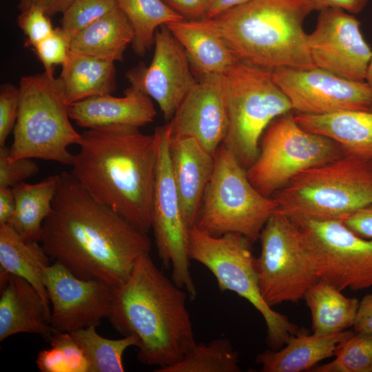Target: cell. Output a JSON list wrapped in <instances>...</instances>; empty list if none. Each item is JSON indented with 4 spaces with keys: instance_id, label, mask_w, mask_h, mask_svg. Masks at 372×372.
Instances as JSON below:
<instances>
[{
    "instance_id": "cell-1",
    "label": "cell",
    "mask_w": 372,
    "mask_h": 372,
    "mask_svg": "<svg viewBox=\"0 0 372 372\" xmlns=\"http://www.w3.org/2000/svg\"><path fill=\"white\" fill-rule=\"evenodd\" d=\"M40 242L50 258L76 276L112 288L127 279L151 248L147 233L95 200L66 172L59 174Z\"/></svg>"
},
{
    "instance_id": "cell-2",
    "label": "cell",
    "mask_w": 372,
    "mask_h": 372,
    "mask_svg": "<svg viewBox=\"0 0 372 372\" xmlns=\"http://www.w3.org/2000/svg\"><path fill=\"white\" fill-rule=\"evenodd\" d=\"M78 145L71 174L95 200L147 234L158 160L155 132L125 125L89 128Z\"/></svg>"
},
{
    "instance_id": "cell-3",
    "label": "cell",
    "mask_w": 372,
    "mask_h": 372,
    "mask_svg": "<svg viewBox=\"0 0 372 372\" xmlns=\"http://www.w3.org/2000/svg\"><path fill=\"white\" fill-rule=\"evenodd\" d=\"M187 295L145 253L127 279L112 288L107 318L119 333L138 339L141 362L158 368L169 366L196 344Z\"/></svg>"
},
{
    "instance_id": "cell-4",
    "label": "cell",
    "mask_w": 372,
    "mask_h": 372,
    "mask_svg": "<svg viewBox=\"0 0 372 372\" xmlns=\"http://www.w3.org/2000/svg\"><path fill=\"white\" fill-rule=\"evenodd\" d=\"M313 10L311 0H251L208 19L238 61L272 72L315 67L303 29Z\"/></svg>"
},
{
    "instance_id": "cell-5",
    "label": "cell",
    "mask_w": 372,
    "mask_h": 372,
    "mask_svg": "<svg viewBox=\"0 0 372 372\" xmlns=\"http://www.w3.org/2000/svg\"><path fill=\"white\" fill-rule=\"evenodd\" d=\"M272 197L291 218L340 220L372 205V163L344 155L301 172Z\"/></svg>"
},
{
    "instance_id": "cell-6",
    "label": "cell",
    "mask_w": 372,
    "mask_h": 372,
    "mask_svg": "<svg viewBox=\"0 0 372 372\" xmlns=\"http://www.w3.org/2000/svg\"><path fill=\"white\" fill-rule=\"evenodd\" d=\"M18 117L9 159L39 158L72 165L69 146L79 145L81 134L70 121L61 83L46 72L23 76L19 81Z\"/></svg>"
},
{
    "instance_id": "cell-7",
    "label": "cell",
    "mask_w": 372,
    "mask_h": 372,
    "mask_svg": "<svg viewBox=\"0 0 372 372\" xmlns=\"http://www.w3.org/2000/svg\"><path fill=\"white\" fill-rule=\"evenodd\" d=\"M250 242L238 233L215 236L196 225L188 232L189 258L205 266L215 276L221 291H230L247 300L261 314L267 327L269 349L282 347L298 334V326L273 310L264 300L258 282Z\"/></svg>"
},
{
    "instance_id": "cell-8",
    "label": "cell",
    "mask_w": 372,
    "mask_h": 372,
    "mask_svg": "<svg viewBox=\"0 0 372 372\" xmlns=\"http://www.w3.org/2000/svg\"><path fill=\"white\" fill-rule=\"evenodd\" d=\"M214 158L196 226L215 236L238 233L254 243L276 211L277 202L254 187L247 170L225 145L219 146Z\"/></svg>"
},
{
    "instance_id": "cell-9",
    "label": "cell",
    "mask_w": 372,
    "mask_h": 372,
    "mask_svg": "<svg viewBox=\"0 0 372 372\" xmlns=\"http://www.w3.org/2000/svg\"><path fill=\"white\" fill-rule=\"evenodd\" d=\"M229 125L225 145L247 170L259 154L261 136L278 116L293 111L272 72L237 61L224 74Z\"/></svg>"
},
{
    "instance_id": "cell-10",
    "label": "cell",
    "mask_w": 372,
    "mask_h": 372,
    "mask_svg": "<svg viewBox=\"0 0 372 372\" xmlns=\"http://www.w3.org/2000/svg\"><path fill=\"white\" fill-rule=\"evenodd\" d=\"M344 155L338 143L304 130L290 112L276 118L265 129L258 156L247 174L259 192L271 197L301 172Z\"/></svg>"
},
{
    "instance_id": "cell-11",
    "label": "cell",
    "mask_w": 372,
    "mask_h": 372,
    "mask_svg": "<svg viewBox=\"0 0 372 372\" xmlns=\"http://www.w3.org/2000/svg\"><path fill=\"white\" fill-rule=\"evenodd\" d=\"M255 266L262 296L271 307L298 302L320 278L301 231L287 215L276 211L265 225Z\"/></svg>"
},
{
    "instance_id": "cell-12",
    "label": "cell",
    "mask_w": 372,
    "mask_h": 372,
    "mask_svg": "<svg viewBox=\"0 0 372 372\" xmlns=\"http://www.w3.org/2000/svg\"><path fill=\"white\" fill-rule=\"evenodd\" d=\"M291 219L320 279L340 291L372 287V239L359 236L339 220Z\"/></svg>"
},
{
    "instance_id": "cell-13",
    "label": "cell",
    "mask_w": 372,
    "mask_h": 372,
    "mask_svg": "<svg viewBox=\"0 0 372 372\" xmlns=\"http://www.w3.org/2000/svg\"><path fill=\"white\" fill-rule=\"evenodd\" d=\"M158 160L152 201V229L158 255L163 266L172 267V280L194 299L196 288L189 269L188 227L172 170L168 123L155 128Z\"/></svg>"
},
{
    "instance_id": "cell-14",
    "label": "cell",
    "mask_w": 372,
    "mask_h": 372,
    "mask_svg": "<svg viewBox=\"0 0 372 372\" xmlns=\"http://www.w3.org/2000/svg\"><path fill=\"white\" fill-rule=\"evenodd\" d=\"M272 75L298 113L372 112V92L366 81L349 80L316 67L279 68Z\"/></svg>"
},
{
    "instance_id": "cell-15",
    "label": "cell",
    "mask_w": 372,
    "mask_h": 372,
    "mask_svg": "<svg viewBox=\"0 0 372 372\" xmlns=\"http://www.w3.org/2000/svg\"><path fill=\"white\" fill-rule=\"evenodd\" d=\"M308 46L315 67L365 81L372 50L353 14L334 8L320 10L316 26L308 34Z\"/></svg>"
},
{
    "instance_id": "cell-16",
    "label": "cell",
    "mask_w": 372,
    "mask_h": 372,
    "mask_svg": "<svg viewBox=\"0 0 372 372\" xmlns=\"http://www.w3.org/2000/svg\"><path fill=\"white\" fill-rule=\"evenodd\" d=\"M44 283L52 305L50 324L54 334L97 327L108 318L112 296L108 284L80 278L56 262L45 269Z\"/></svg>"
},
{
    "instance_id": "cell-17",
    "label": "cell",
    "mask_w": 372,
    "mask_h": 372,
    "mask_svg": "<svg viewBox=\"0 0 372 372\" xmlns=\"http://www.w3.org/2000/svg\"><path fill=\"white\" fill-rule=\"evenodd\" d=\"M189 58L166 25L155 33L154 52L148 66L140 64L129 70L125 77L131 87L153 99L169 122L198 80Z\"/></svg>"
},
{
    "instance_id": "cell-18",
    "label": "cell",
    "mask_w": 372,
    "mask_h": 372,
    "mask_svg": "<svg viewBox=\"0 0 372 372\" xmlns=\"http://www.w3.org/2000/svg\"><path fill=\"white\" fill-rule=\"evenodd\" d=\"M167 123L170 139L192 137L215 156L229 125L225 74L200 76Z\"/></svg>"
},
{
    "instance_id": "cell-19",
    "label": "cell",
    "mask_w": 372,
    "mask_h": 372,
    "mask_svg": "<svg viewBox=\"0 0 372 372\" xmlns=\"http://www.w3.org/2000/svg\"><path fill=\"white\" fill-rule=\"evenodd\" d=\"M169 156L183 219L189 229L196 225L215 158L192 137L170 139Z\"/></svg>"
},
{
    "instance_id": "cell-20",
    "label": "cell",
    "mask_w": 372,
    "mask_h": 372,
    "mask_svg": "<svg viewBox=\"0 0 372 372\" xmlns=\"http://www.w3.org/2000/svg\"><path fill=\"white\" fill-rule=\"evenodd\" d=\"M0 341L20 333L38 334L50 342L54 335L51 311L25 279L0 272Z\"/></svg>"
},
{
    "instance_id": "cell-21",
    "label": "cell",
    "mask_w": 372,
    "mask_h": 372,
    "mask_svg": "<svg viewBox=\"0 0 372 372\" xmlns=\"http://www.w3.org/2000/svg\"><path fill=\"white\" fill-rule=\"evenodd\" d=\"M68 114L78 126L87 129L112 125L140 127L153 122L156 111L149 96L130 87L122 97L106 94L74 103Z\"/></svg>"
},
{
    "instance_id": "cell-22",
    "label": "cell",
    "mask_w": 372,
    "mask_h": 372,
    "mask_svg": "<svg viewBox=\"0 0 372 372\" xmlns=\"http://www.w3.org/2000/svg\"><path fill=\"white\" fill-rule=\"evenodd\" d=\"M304 130L328 137L349 155L372 163V112L344 110L327 114L297 113Z\"/></svg>"
},
{
    "instance_id": "cell-23",
    "label": "cell",
    "mask_w": 372,
    "mask_h": 372,
    "mask_svg": "<svg viewBox=\"0 0 372 372\" xmlns=\"http://www.w3.org/2000/svg\"><path fill=\"white\" fill-rule=\"evenodd\" d=\"M166 25L200 76L225 74L238 61L208 19H183Z\"/></svg>"
},
{
    "instance_id": "cell-24",
    "label": "cell",
    "mask_w": 372,
    "mask_h": 372,
    "mask_svg": "<svg viewBox=\"0 0 372 372\" xmlns=\"http://www.w3.org/2000/svg\"><path fill=\"white\" fill-rule=\"evenodd\" d=\"M353 334L348 330L328 335H309L301 331L280 349H269L258 354L256 362L262 372L309 371L320 361L334 357L339 344Z\"/></svg>"
},
{
    "instance_id": "cell-25",
    "label": "cell",
    "mask_w": 372,
    "mask_h": 372,
    "mask_svg": "<svg viewBox=\"0 0 372 372\" xmlns=\"http://www.w3.org/2000/svg\"><path fill=\"white\" fill-rule=\"evenodd\" d=\"M114 62L70 50L59 79L70 105L116 90Z\"/></svg>"
},
{
    "instance_id": "cell-26",
    "label": "cell",
    "mask_w": 372,
    "mask_h": 372,
    "mask_svg": "<svg viewBox=\"0 0 372 372\" xmlns=\"http://www.w3.org/2000/svg\"><path fill=\"white\" fill-rule=\"evenodd\" d=\"M39 242L25 241L9 224L0 225V272L27 280L51 311L44 283L50 258Z\"/></svg>"
},
{
    "instance_id": "cell-27",
    "label": "cell",
    "mask_w": 372,
    "mask_h": 372,
    "mask_svg": "<svg viewBox=\"0 0 372 372\" xmlns=\"http://www.w3.org/2000/svg\"><path fill=\"white\" fill-rule=\"evenodd\" d=\"M133 40L132 25L118 7L74 37L70 50L115 62Z\"/></svg>"
},
{
    "instance_id": "cell-28",
    "label": "cell",
    "mask_w": 372,
    "mask_h": 372,
    "mask_svg": "<svg viewBox=\"0 0 372 372\" xmlns=\"http://www.w3.org/2000/svg\"><path fill=\"white\" fill-rule=\"evenodd\" d=\"M59 174L49 176L41 181L25 182L12 187L15 209L8 223L28 242H40L45 220L52 210V202Z\"/></svg>"
},
{
    "instance_id": "cell-29",
    "label": "cell",
    "mask_w": 372,
    "mask_h": 372,
    "mask_svg": "<svg viewBox=\"0 0 372 372\" xmlns=\"http://www.w3.org/2000/svg\"><path fill=\"white\" fill-rule=\"evenodd\" d=\"M313 333L333 335L353 326L360 301L347 297L329 282L320 279L306 293Z\"/></svg>"
},
{
    "instance_id": "cell-30",
    "label": "cell",
    "mask_w": 372,
    "mask_h": 372,
    "mask_svg": "<svg viewBox=\"0 0 372 372\" xmlns=\"http://www.w3.org/2000/svg\"><path fill=\"white\" fill-rule=\"evenodd\" d=\"M116 3L132 25V45L139 56L154 44L155 33L159 27L185 19L163 0H116Z\"/></svg>"
},
{
    "instance_id": "cell-31",
    "label": "cell",
    "mask_w": 372,
    "mask_h": 372,
    "mask_svg": "<svg viewBox=\"0 0 372 372\" xmlns=\"http://www.w3.org/2000/svg\"><path fill=\"white\" fill-rule=\"evenodd\" d=\"M96 327L90 326L70 333L84 352L89 372L125 371L123 354L130 347H138V339L133 335L117 340L105 338L97 333Z\"/></svg>"
},
{
    "instance_id": "cell-32",
    "label": "cell",
    "mask_w": 372,
    "mask_h": 372,
    "mask_svg": "<svg viewBox=\"0 0 372 372\" xmlns=\"http://www.w3.org/2000/svg\"><path fill=\"white\" fill-rule=\"evenodd\" d=\"M238 353L227 338L199 343L178 362L158 368L156 372H240Z\"/></svg>"
},
{
    "instance_id": "cell-33",
    "label": "cell",
    "mask_w": 372,
    "mask_h": 372,
    "mask_svg": "<svg viewBox=\"0 0 372 372\" xmlns=\"http://www.w3.org/2000/svg\"><path fill=\"white\" fill-rule=\"evenodd\" d=\"M335 358L314 372H372V333L357 332L339 344Z\"/></svg>"
},
{
    "instance_id": "cell-34",
    "label": "cell",
    "mask_w": 372,
    "mask_h": 372,
    "mask_svg": "<svg viewBox=\"0 0 372 372\" xmlns=\"http://www.w3.org/2000/svg\"><path fill=\"white\" fill-rule=\"evenodd\" d=\"M117 8L116 0H72L62 12L61 28L72 39Z\"/></svg>"
},
{
    "instance_id": "cell-35",
    "label": "cell",
    "mask_w": 372,
    "mask_h": 372,
    "mask_svg": "<svg viewBox=\"0 0 372 372\" xmlns=\"http://www.w3.org/2000/svg\"><path fill=\"white\" fill-rule=\"evenodd\" d=\"M71 39L60 28L33 48L37 57L44 67V72L54 75V68L57 65H63L67 61Z\"/></svg>"
},
{
    "instance_id": "cell-36",
    "label": "cell",
    "mask_w": 372,
    "mask_h": 372,
    "mask_svg": "<svg viewBox=\"0 0 372 372\" xmlns=\"http://www.w3.org/2000/svg\"><path fill=\"white\" fill-rule=\"evenodd\" d=\"M10 147L0 146V187H14L38 173L39 167L29 158L9 159Z\"/></svg>"
},
{
    "instance_id": "cell-37",
    "label": "cell",
    "mask_w": 372,
    "mask_h": 372,
    "mask_svg": "<svg viewBox=\"0 0 372 372\" xmlns=\"http://www.w3.org/2000/svg\"><path fill=\"white\" fill-rule=\"evenodd\" d=\"M17 23L26 37L25 46L32 48L48 37L54 29L49 16L37 7L21 11Z\"/></svg>"
},
{
    "instance_id": "cell-38",
    "label": "cell",
    "mask_w": 372,
    "mask_h": 372,
    "mask_svg": "<svg viewBox=\"0 0 372 372\" xmlns=\"http://www.w3.org/2000/svg\"><path fill=\"white\" fill-rule=\"evenodd\" d=\"M19 105V90L10 83H5L0 87V146L6 145V141L13 131L18 117Z\"/></svg>"
},
{
    "instance_id": "cell-39",
    "label": "cell",
    "mask_w": 372,
    "mask_h": 372,
    "mask_svg": "<svg viewBox=\"0 0 372 372\" xmlns=\"http://www.w3.org/2000/svg\"><path fill=\"white\" fill-rule=\"evenodd\" d=\"M50 343L61 351L68 364L69 372L90 371L89 363L84 352L70 333H55Z\"/></svg>"
},
{
    "instance_id": "cell-40",
    "label": "cell",
    "mask_w": 372,
    "mask_h": 372,
    "mask_svg": "<svg viewBox=\"0 0 372 372\" xmlns=\"http://www.w3.org/2000/svg\"><path fill=\"white\" fill-rule=\"evenodd\" d=\"M340 221L359 236L372 239V205L357 210Z\"/></svg>"
},
{
    "instance_id": "cell-41",
    "label": "cell",
    "mask_w": 372,
    "mask_h": 372,
    "mask_svg": "<svg viewBox=\"0 0 372 372\" xmlns=\"http://www.w3.org/2000/svg\"><path fill=\"white\" fill-rule=\"evenodd\" d=\"M36 364L41 372H69L66 360L61 351L56 347L41 351Z\"/></svg>"
},
{
    "instance_id": "cell-42",
    "label": "cell",
    "mask_w": 372,
    "mask_h": 372,
    "mask_svg": "<svg viewBox=\"0 0 372 372\" xmlns=\"http://www.w3.org/2000/svg\"><path fill=\"white\" fill-rule=\"evenodd\" d=\"M174 11L189 19L205 17L209 0H163Z\"/></svg>"
},
{
    "instance_id": "cell-43",
    "label": "cell",
    "mask_w": 372,
    "mask_h": 372,
    "mask_svg": "<svg viewBox=\"0 0 372 372\" xmlns=\"http://www.w3.org/2000/svg\"><path fill=\"white\" fill-rule=\"evenodd\" d=\"M353 327L356 333H372V293L360 301Z\"/></svg>"
},
{
    "instance_id": "cell-44",
    "label": "cell",
    "mask_w": 372,
    "mask_h": 372,
    "mask_svg": "<svg viewBox=\"0 0 372 372\" xmlns=\"http://www.w3.org/2000/svg\"><path fill=\"white\" fill-rule=\"evenodd\" d=\"M369 0H311L314 10L327 8L342 9L351 14L360 12Z\"/></svg>"
},
{
    "instance_id": "cell-45",
    "label": "cell",
    "mask_w": 372,
    "mask_h": 372,
    "mask_svg": "<svg viewBox=\"0 0 372 372\" xmlns=\"http://www.w3.org/2000/svg\"><path fill=\"white\" fill-rule=\"evenodd\" d=\"M72 0H19L18 8L20 11L37 7L48 16L57 12H63Z\"/></svg>"
},
{
    "instance_id": "cell-46",
    "label": "cell",
    "mask_w": 372,
    "mask_h": 372,
    "mask_svg": "<svg viewBox=\"0 0 372 372\" xmlns=\"http://www.w3.org/2000/svg\"><path fill=\"white\" fill-rule=\"evenodd\" d=\"M15 209V199L11 187H0V225L8 224Z\"/></svg>"
},
{
    "instance_id": "cell-47",
    "label": "cell",
    "mask_w": 372,
    "mask_h": 372,
    "mask_svg": "<svg viewBox=\"0 0 372 372\" xmlns=\"http://www.w3.org/2000/svg\"><path fill=\"white\" fill-rule=\"evenodd\" d=\"M251 0H209L205 18L212 19Z\"/></svg>"
},
{
    "instance_id": "cell-48",
    "label": "cell",
    "mask_w": 372,
    "mask_h": 372,
    "mask_svg": "<svg viewBox=\"0 0 372 372\" xmlns=\"http://www.w3.org/2000/svg\"><path fill=\"white\" fill-rule=\"evenodd\" d=\"M365 81L368 84L372 92V59L367 70Z\"/></svg>"
}]
</instances>
